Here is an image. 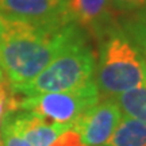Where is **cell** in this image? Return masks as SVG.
Returning <instances> with one entry per match:
<instances>
[{"instance_id": "6da1fadb", "label": "cell", "mask_w": 146, "mask_h": 146, "mask_svg": "<svg viewBox=\"0 0 146 146\" xmlns=\"http://www.w3.org/2000/svg\"><path fill=\"white\" fill-rule=\"evenodd\" d=\"M85 34L74 22L41 26L3 16L0 66L11 88L31 81L70 42Z\"/></svg>"}, {"instance_id": "7a4b0ae2", "label": "cell", "mask_w": 146, "mask_h": 146, "mask_svg": "<svg viewBox=\"0 0 146 146\" xmlns=\"http://www.w3.org/2000/svg\"><path fill=\"white\" fill-rule=\"evenodd\" d=\"M95 83L104 99L146 87V61L129 36L112 29L103 36Z\"/></svg>"}, {"instance_id": "3957f363", "label": "cell", "mask_w": 146, "mask_h": 146, "mask_svg": "<svg viewBox=\"0 0 146 146\" xmlns=\"http://www.w3.org/2000/svg\"><path fill=\"white\" fill-rule=\"evenodd\" d=\"M96 57L84 34L64 47L31 81L12 91L23 96L70 91L94 81Z\"/></svg>"}, {"instance_id": "277c9868", "label": "cell", "mask_w": 146, "mask_h": 146, "mask_svg": "<svg viewBox=\"0 0 146 146\" xmlns=\"http://www.w3.org/2000/svg\"><path fill=\"white\" fill-rule=\"evenodd\" d=\"M99 100V89L94 80L70 91L25 96L19 100V110L36 114L54 123L73 127L81 115Z\"/></svg>"}, {"instance_id": "5b68a950", "label": "cell", "mask_w": 146, "mask_h": 146, "mask_svg": "<svg viewBox=\"0 0 146 146\" xmlns=\"http://www.w3.org/2000/svg\"><path fill=\"white\" fill-rule=\"evenodd\" d=\"M0 14L41 26H62L73 22L68 0H0Z\"/></svg>"}, {"instance_id": "8992f818", "label": "cell", "mask_w": 146, "mask_h": 146, "mask_svg": "<svg viewBox=\"0 0 146 146\" xmlns=\"http://www.w3.org/2000/svg\"><path fill=\"white\" fill-rule=\"evenodd\" d=\"M123 114L112 98L98 102L73 125L85 146H103L119 125Z\"/></svg>"}, {"instance_id": "52a82bcc", "label": "cell", "mask_w": 146, "mask_h": 146, "mask_svg": "<svg viewBox=\"0 0 146 146\" xmlns=\"http://www.w3.org/2000/svg\"><path fill=\"white\" fill-rule=\"evenodd\" d=\"M68 10L74 23L98 38L115 29L110 0H68Z\"/></svg>"}, {"instance_id": "ba28073f", "label": "cell", "mask_w": 146, "mask_h": 146, "mask_svg": "<svg viewBox=\"0 0 146 146\" xmlns=\"http://www.w3.org/2000/svg\"><path fill=\"white\" fill-rule=\"evenodd\" d=\"M14 129L31 146H50L52 142L69 126L54 123L39 115L18 110L7 119Z\"/></svg>"}, {"instance_id": "9c48e42d", "label": "cell", "mask_w": 146, "mask_h": 146, "mask_svg": "<svg viewBox=\"0 0 146 146\" xmlns=\"http://www.w3.org/2000/svg\"><path fill=\"white\" fill-rule=\"evenodd\" d=\"M104 146H146V122L130 116L122 118Z\"/></svg>"}, {"instance_id": "30bf717a", "label": "cell", "mask_w": 146, "mask_h": 146, "mask_svg": "<svg viewBox=\"0 0 146 146\" xmlns=\"http://www.w3.org/2000/svg\"><path fill=\"white\" fill-rule=\"evenodd\" d=\"M125 116L146 122V87L130 89L112 98Z\"/></svg>"}, {"instance_id": "8fae6325", "label": "cell", "mask_w": 146, "mask_h": 146, "mask_svg": "<svg viewBox=\"0 0 146 146\" xmlns=\"http://www.w3.org/2000/svg\"><path fill=\"white\" fill-rule=\"evenodd\" d=\"M19 110V100L5 78H0V127L11 115Z\"/></svg>"}, {"instance_id": "7c38bea8", "label": "cell", "mask_w": 146, "mask_h": 146, "mask_svg": "<svg viewBox=\"0 0 146 146\" xmlns=\"http://www.w3.org/2000/svg\"><path fill=\"white\" fill-rule=\"evenodd\" d=\"M127 31H129L127 36L138 47V50L141 52L146 61V23L142 22L139 18H137L127 25Z\"/></svg>"}, {"instance_id": "4fadbf2b", "label": "cell", "mask_w": 146, "mask_h": 146, "mask_svg": "<svg viewBox=\"0 0 146 146\" xmlns=\"http://www.w3.org/2000/svg\"><path fill=\"white\" fill-rule=\"evenodd\" d=\"M0 137L4 146H31L7 120L0 127Z\"/></svg>"}, {"instance_id": "5bb4252c", "label": "cell", "mask_w": 146, "mask_h": 146, "mask_svg": "<svg viewBox=\"0 0 146 146\" xmlns=\"http://www.w3.org/2000/svg\"><path fill=\"white\" fill-rule=\"evenodd\" d=\"M50 146H85L74 129H68L52 142Z\"/></svg>"}, {"instance_id": "9a60e30c", "label": "cell", "mask_w": 146, "mask_h": 146, "mask_svg": "<svg viewBox=\"0 0 146 146\" xmlns=\"http://www.w3.org/2000/svg\"><path fill=\"white\" fill-rule=\"evenodd\" d=\"M112 8L122 12H139L146 8V0H110Z\"/></svg>"}, {"instance_id": "2e32d148", "label": "cell", "mask_w": 146, "mask_h": 146, "mask_svg": "<svg viewBox=\"0 0 146 146\" xmlns=\"http://www.w3.org/2000/svg\"><path fill=\"white\" fill-rule=\"evenodd\" d=\"M138 18H139L142 22H145V23H146V8H143L142 11H139V15H138Z\"/></svg>"}, {"instance_id": "e0dca14e", "label": "cell", "mask_w": 146, "mask_h": 146, "mask_svg": "<svg viewBox=\"0 0 146 146\" xmlns=\"http://www.w3.org/2000/svg\"><path fill=\"white\" fill-rule=\"evenodd\" d=\"M1 31H3V15L0 14V41H1Z\"/></svg>"}, {"instance_id": "ac0fdd59", "label": "cell", "mask_w": 146, "mask_h": 146, "mask_svg": "<svg viewBox=\"0 0 146 146\" xmlns=\"http://www.w3.org/2000/svg\"><path fill=\"white\" fill-rule=\"evenodd\" d=\"M0 78H5V77H4V73H3V69H1V66H0Z\"/></svg>"}, {"instance_id": "d6986e66", "label": "cell", "mask_w": 146, "mask_h": 146, "mask_svg": "<svg viewBox=\"0 0 146 146\" xmlns=\"http://www.w3.org/2000/svg\"><path fill=\"white\" fill-rule=\"evenodd\" d=\"M0 146H4V143H3V139H1V137H0Z\"/></svg>"}, {"instance_id": "ffe728a7", "label": "cell", "mask_w": 146, "mask_h": 146, "mask_svg": "<svg viewBox=\"0 0 146 146\" xmlns=\"http://www.w3.org/2000/svg\"><path fill=\"white\" fill-rule=\"evenodd\" d=\"M103 146H104V145H103Z\"/></svg>"}]
</instances>
